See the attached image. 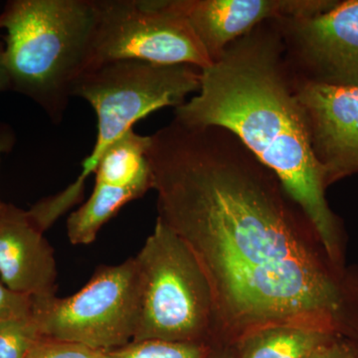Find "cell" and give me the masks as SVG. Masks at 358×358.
<instances>
[{"label":"cell","instance_id":"obj_1","mask_svg":"<svg viewBox=\"0 0 358 358\" xmlns=\"http://www.w3.org/2000/svg\"><path fill=\"white\" fill-rule=\"evenodd\" d=\"M157 219L210 287L216 346L272 326L358 341V268L334 262L281 181L237 136L174 119L148 152Z\"/></svg>","mask_w":358,"mask_h":358},{"label":"cell","instance_id":"obj_2","mask_svg":"<svg viewBox=\"0 0 358 358\" xmlns=\"http://www.w3.org/2000/svg\"><path fill=\"white\" fill-rule=\"evenodd\" d=\"M174 115L188 126L218 127L237 136L305 212L331 260L346 266L345 228L327 202L324 171L275 20L257 26L202 70L199 94Z\"/></svg>","mask_w":358,"mask_h":358},{"label":"cell","instance_id":"obj_3","mask_svg":"<svg viewBox=\"0 0 358 358\" xmlns=\"http://www.w3.org/2000/svg\"><path fill=\"white\" fill-rule=\"evenodd\" d=\"M95 0H10L0 13L11 90L62 122L88 62Z\"/></svg>","mask_w":358,"mask_h":358},{"label":"cell","instance_id":"obj_4","mask_svg":"<svg viewBox=\"0 0 358 358\" xmlns=\"http://www.w3.org/2000/svg\"><path fill=\"white\" fill-rule=\"evenodd\" d=\"M202 70L190 65H162L136 60L107 63L86 71L73 88L95 110L98 133L93 150L82 162L76 180L55 194L56 203L69 211L83 199L87 179L110 145L155 110L178 108L199 92Z\"/></svg>","mask_w":358,"mask_h":358},{"label":"cell","instance_id":"obj_5","mask_svg":"<svg viewBox=\"0 0 358 358\" xmlns=\"http://www.w3.org/2000/svg\"><path fill=\"white\" fill-rule=\"evenodd\" d=\"M140 279V315L133 341L216 345L210 287L185 242L157 219L134 257Z\"/></svg>","mask_w":358,"mask_h":358},{"label":"cell","instance_id":"obj_6","mask_svg":"<svg viewBox=\"0 0 358 358\" xmlns=\"http://www.w3.org/2000/svg\"><path fill=\"white\" fill-rule=\"evenodd\" d=\"M42 338L107 352L134 341L140 315V279L134 257L103 266L76 294L32 298Z\"/></svg>","mask_w":358,"mask_h":358},{"label":"cell","instance_id":"obj_7","mask_svg":"<svg viewBox=\"0 0 358 358\" xmlns=\"http://www.w3.org/2000/svg\"><path fill=\"white\" fill-rule=\"evenodd\" d=\"M95 2V27L85 72L122 60L200 70L213 64L192 26L169 0Z\"/></svg>","mask_w":358,"mask_h":358},{"label":"cell","instance_id":"obj_8","mask_svg":"<svg viewBox=\"0 0 358 358\" xmlns=\"http://www.w3.org/2000/svg\"><path fill=\"white\" fill-rule=\"evenodd\" d=\"M296 80L358 88V0L313 16L275 20Z\"/></svg>","mask_w":358,"mask_h":358},{"label":"cell","instance_id":"obj_9","mask_svg":"<svg viewBox=\"0 0 358 358\" xmlns=\"http://www.w3.org/2000/svg\"><path fill=\"white\" fill-rule=\"evenodd\" d=\"M182 15L212 63L225 49L266 21L326 13L336 0H169Z\"/></svg>","mask_w":358,"mask_h":358},{"label":"cell","instance_id":"obj_10","mask_svg":"<svg viewBox=\"0 0 358 358\" xmlns=\"http://www.w3.org/2000/svg\"><path fill=\"white\" fill-rule=\"evenodd\" d=\"M296 85L313 154L327 187L358 173V88L299 80Z\"/></svg>","mask_w":358,"mask_h":358},{"label":"cell","instance_id":"obj_11","mask_svg":"<svg viewBox=\"0 0 358 358\" xmlns=\"http://www.w3.org/2000/svg\"><path fill=\"white\" fill-rule=\"evenodd\" d=\"M0 278L11 291L31 298L57 291L53 248L27 210L9 203L0 209Z\"/></svg>","mask_w":358,"mask_h":358},{"label":"cell","instance_id":"obj_12","mask_svg":"<svg viewBox=\"0 0 358 358\" xmlns=\"http://www.w3.org/2000/svg\"><path fill=\"white\" fill-rule=\"evenodd\" d=\"M150 145V136L129 131L103 152L94 171L95 182L134 188L145 194L152 188Z\"/></svg>","mask_w":358,"mask_h":358},{"label":"cell","instance_id":"obj_13","mask_svg":"<svg viewBox=\"0 0 358 358\" xmlns=\"http://www.w3.org/2000/svg\"><path fill=\"white\" fill-rule=\"evenodd\" d=\"M336 334L294 326L262 327L235 343L237 358H303Z\"/></svg>","mask_w":358,"mask_h":358},{"label":"cell","instance_id":"obj_14","mask_svg":"<svg viewBox=\"0 0 358 358\" xmlns=\"http://www.w3.org/2000/svg\"><path fill=\"white\" fill-rule=\"evenodd\" d=\"M214 346L200 343L176 341H131L105 352V358H208Z\"/></svg>","mask_w":358,"mask_h":358},{"label":"cell","instance_id":"obj_15","mask_svg":"<svg viewBox=\"0 0 358 358\" xmlns=\"http://www.w3.org/2000/svg\"><path fill=\"white\" fill-rule=\"evenodd\" d=\"M42 338L31 313L0 322V358H26Z\"/></svg>","mask_w":358,"mask_h":358},{"label":"cell","instance_id":"obj_16","mask_svg":"<svg viewBox=\"0 0 358 358\" xmlns=\"http://www.w3.org/2000/svg\"><path fill=\"white\" fill-rule=\"evenodd\" d=\"M26 358H105V352L77 343L42 338Z\"/></svg>","mask_w":358,"mask_h":358},{"label":"cell","instance_id":"obj_17","mask_svg":"<svg viewBox=\"0 0 358 358\" xmlns=\"http://www.w3.org/2000/svg\"><path fill=\"white\" fill-rule=\"evenodd\" d=\"M32 298L7 288L0 278V322L31 313Z\"/></svg>","mask_w":358,"mask_h":358},{"label":"cell","instance_id":"obj_18","mask_svg":"<svg viewBox=\"0 0 358 358\" xmlns=\"http://www.w3.org/2000/svg\"><path fill=\"white\" fill-rule=\"evenodd\" d=\"M303 358H358V341L336 336L313 348Z\"/></svg>","mask_w":358,"mask_h":358},{"label":"cell","instance_id":"obj_19","mask_svg":"<svg viewBox=\"0 0 358 358\" xmlns=\"http://www.w3.org/2000/svg\"><path fill=\"white\" fill-rule=\"evenodd\" d=\"M15 141V133L11 127L3 124V122H0V159H1L2 155L8 154L13 150ZM3 204L4 202L0 201V209Z\"/></svg>","mask_w":358,"mask_h":358},{"label":"cell","instance_id":"obj_20","mask_svg":"<svg viewBox=\"0 0 358 358\" xmlns=\"http://www.w3.org/2000/svg\"><path fill=\"white\" fill-rule=\"evenodd\" d=\"M11 90L10 79L4 63V45L0 41V93Z\"/></svg>","mask_w":358,"mask_h":358},{"label":"cell","instance_id":"obj_21","mask_svg":"<svg viewBox=\"0 0 358 358\" xmlns=\"http://www.w3.org/2000/svg\"><path fill=\"white\" fill-rule=\"evenodd\" d=\"M208 358H237L234 348L230 346H214Z\"/></svg>","mask_w":358,"mask_h":358}]
</instances>
